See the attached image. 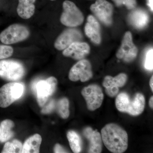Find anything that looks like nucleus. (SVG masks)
<instances>
[{
  "label": "nucleus",
  "instance_id": "obj_18",
  "mask_svg": "<svg viewBox=\"0 0 153 153\" xmlns=\"http://www.w3.org/2000/svg\"><path fill=\"white\" fill-rule=\"evenodd\" d=\"M19 3L17 8L18 15L22 19H30L35 13V6L34 3L36 0H19Z\"/></svg>",
  "mask_w": 153,
  "mask_h": 153
},
{
  "label": "nucleus",
  "instance_id": "obj_23",
  "mask_svg": "<svg viewBox=\"0 0 153 153\" xmlns=\"http://www.w3.org/2000/svg\"><path fill=\"white\" fill-rule=\"evenodd\" d=\"M23 144L20 141L14 140L12 142H7L5 144L2 153H22Z\"/></svg>",
  "mask_w": 153,
  "mask_h": 153
},
{
  "label": "nucleus",
  "instance_id": "obj_2",
  "mask_svg": "<svg viewBox=\"0 0 153 153\" xmlns=\"http://www.w3.org/2000/svg\"><path fill=\"white\" fill-rule=\"evenodd\" d=\"M145 98L142 94L137 93L132 100L126 92L117 94L115 105L119 111L125 112L131 115L137 116L141 114L144 110Z\"/></svg>",
  "mask_w": 153,
  "mask_h": 153
},
{
  "label": "nucleus",
  "instance_id": "obj_6",
  "mask_svg": "<svg viewBox=\"0 0 153 153\" xmlns=\"http://www.w3.org/2000/svg\"><path fill=\"white\" fill-rule=\"evenodd\" d=\"M30 31L25 26L13 24L0 34V41L3 44H12L24 41L30 36Z\"/></svg>",
  "mask_w": 153,
  "mask_h": 153
},
{
  "label": "nucleus",
  "instance_id": "obj_19",
  "mask_svg": "<svg viewBox=\"0 0 153 153\" xmlns=\"http://www.w3.org/2000/svg\"><path fill=\"white\" fill-rule=\"evenodd\" d=\"M42 140V137L39 134H35L30 137L25 141L23 145L22 153H39Z\"/></svg>",
  "mask_w": 153,
  "mask_h": 153
},
{
  "label": "nucleus",
  "instance_id": "obj_9",
  "mask_svg": "<svg viewBox=\"0 0 153 153\" xmlns=\"http://www.w3.org/2000/svg\"><path fill=\"white\" fill-rule=\"evenodd\" d=\"M93 76L91 65L86 59L79 60L72 66L69 71L68 78L71 81L76 82L80 80L85 82Z\"/></svg>",
  "mask_w": 153,
  "mask_h": 153
},
{
  "label": "nucleus",
  "instance_id": "obj_20",
  "mask_svg": "<svg viewBox=\"0 0 153 153\" xmlns=\"http://www.w3.org/2000/svg\"><path fill=\"white\" fill-rule=\"evenodd\" d=\"M15 124L10 120H3L0 125V142L4 143L10 139L14 136L12 129Z\"/></svg>",
  "mask_w": 153,
  "mask_h": 153
},
{
  "label": "nucleus",
  "instance_id": "obj_26",
  "mask_svg": "<svg viewBox=\"0 0 153 153\" xmlns=\"http://www.w3.org/2000/svg\"><path fill=\"white\" fill-rule=\"evenodd\" d=\"M117 6L125 5L128 9L135 7L137 5L136 0H112Z\"/></svg>",
  "mask_w": 153,
  "mask_h": 153
},
{
  "label": "nucleus",
  "instance_id": "obj_4",
  "mask_svg": "<svg viewBox=\"0 0 153 153\" xmlns=\"http://www.w3.org/2000/svg\"><path fill=\"white\" fill-rule=\"evenodd\" d=\"M24 85L21 83L10 82L0 88V107L6 108L20 98L24 93Z\"/></svg>",
  "mask_w": 153,
  "mask_h": 153
},
{
  "label": "nucleus",
  "instance_id": "obj_1",
  "mask_svg": "<svg viewBox=\"0 0 153 153\" xmlns=\"http://www.w3.org/2000/svg\"><path fill=\"white\" fill-rule=\"evenodd\" d=\"M102 142L107 149L113 153H122L127 149L128 135L120 126L115 123L106 125L102 129Z\"/></svg>",
  "mask_w": 153,
  "mask_h": 153
},
{
  "label": "nucleus",
  "instance_id": "obj_28",
  "mask_svg": "<svg viewBox=\"0 0 153 153\" xmlns=\"http://www.w3.org/2000/svg\"><path fill=\"white\" fill-rule=\"evenodd\" d=\"M54 152L55 153H68L67 151L66 150L59 144H56L54 147Z\"/></svg>",
  "mask_w": 153,
  "mask_h": 153
},
{
  "label": "nucleus",
  "instance_id": "obj_10",
  "mask_svg": "<svg viewBox=\"0 0 153 153\" xmlns=\"http://www.w3.org/2000/svg\"><path fill=\"white\" fill-rule=\"evenodd\" d=\"M90 10L101 22L107 26L112 24L113 14L112 5L106 0H97L91 5Z\"/></svg>",
  "mask_w": 153,
  "mask_h": 153
},
{
  "label": "nucleus",
  "instance_id": "obj_11",
  "mask_svg": "<svg viewBox=\"0 0 153 153\" xmlns=\"http://www.w3.org/2000/svg\"><path fill=\"white\" fill-rule=\"evenodd\" d=\"M137 53L138 49L133 42L131 33L127 32L124 36L121 46L117 53V57L126 63H130L135 59Z\"/></svg>",
  "mask_w": 153,
  "mask_h": 153
},
{
  "label": "nucleus",
  "instance_id": "obj_25",
  "mask_svg": "<svg viewBox=\"0 0 153 153\" xmlns=\"http://www.w3.org/2000/svg\"><path fill=\"white\" fill-rule=\"evenodd\" d=\"M153 49H151L147 53L145 62V68L147 70L152 71L153 68Z\"/></svg>",
  "mask_w": 153,
  "mask_h": 153
},
{
  "label": "nucleus",
  "instance_id": "obj_31",
  "mask_svg": "<svg viewBox=\"0 0 153 153\" xmlns=\"http://www.w3.org/2000/svg\"><path fill=\"white\" fill-rule=\"evenodd\" d=\"M149 85L150 86L151 90H152V91H153V76H152L151 77L150 80L149 82Z\"/></svg>",
  "mask_w": 153,
  "mask_h": 153
},
{
  "label": "nucleus",
  "instance_id": "obj_12",
  "mask_svg": "<svg viewBox=\"0 0 153 153\" xmlns=\"http://www.w3.org/2000/svg\"><path fill=\"white\" fill-rule=\"evenodd\" d=\"M82 38V33L77 29H66L57 37L54 43V47L57 50H64L74 42L80 41Z\"/></svg>",
  "mask_w": 153,
  "mask_h": 153
},
{
  "label": "nucleus",
  "instance_id": "obj_32",
  "mask_svg": "<svg viewBox=\"0 0 153 153\" xmlns=\"http://www.w3.org/2000/svg\"><path fill=\"white\" fill-rule=\"evenodd\" d=\"M51 1H55V0H51Z\"/></svg>",
  "mask_w": 153,
  "mask_h": 153
},
{
  "label": "nucleus",
  "instance_id": "obj_13",
  "mask_svg": "<svg viewBox=\"0 0 153 153\" xmlns=\"http://www.w3.org/2000/svg\"><path fill=\"white\" fill-rule=\"evenodd\" d=\"M127 79V75L125 73H120L115 77L109 75L105 76L102 85L105 88L107 95L111 97L116 96L119 91V88L124 86Z\"/></svg>",
  "mask_w": 153,
  "mask_h": 153
},
{
  "label": "nucleus",
  "instance_id": "obj_14",
  "mask_svg": "<svg viewBox=\"0 0 153 153\" xmlns=\"http://www.w3.org/2000/svg\"><path fill=\"white\" fill-rule=\"evenodd\" d=\"M89 45L85 42L80 41L74 42L64 49L63 55L66 57H71L74 60L84 59L90 53Z\"/></svg>",
  "mask_w": 153,
  "mask_h": 153
},
{
  "label": "nucleus",
  "instance_id": "obj_24",
  "mask_svg": "<svg viewBox=\"0 0 153 153\" xmlns=\"http://www.w3.org/2000/svg\"><path fill=\"white\" fill-rule=\"evenodd\" d=\"M13 53V49L10 46L0 45V60L10 57Z\"/></svg>",
  "mask_w": 153,
  "mask_h": 153
},
{
  "label": "nucleus",
  "instance_id": "obj_5",
  "mask_svg": "<svg viewBox=\"0 0 153 153\" xmlns=\"http://www.w3.org/2000/svg\"><path fill=\"white\" fill-rule=\"evenodd\" d=\"M22 63L13 60H0V77L7 81L20 80L25 74Z\"/></svg>",
  "mask_w": 153,
  "mask_h": 153
},
{
  "label": "nucleus",
  "instance_id": "obj_8",
  "mask_svg": "<svg viewBox=\"0 0 153 153\" xmlns=\"http://www.w3.org/2000/svg\"><path fill=\"white\" fill-rule=\"evenodd\" d=\"M81 94L86 101L88 109L94 111L99 108L102 104L104 95L102 89L97 84H91L84 87Z\"/></svg>",
  "mask_w": 153,
  "mask_h": 153
},
{
  "label": "nucleus",
  "instance_id": "obj_22",
  "mask_svg": "<svg viewBox=\"0 0 153 153\" xmlns=\"http://www.w3.org/2000/svg\"><path fill=\"white\" fill-rule=\"evenodd\" d=\"M69 100L66 97L60 99L57 103V111L60 117L64 119L68 118L69 112Z\"/></svg>",
  "mask_w": 153,
  "mask_h": 153
},
{
  "label": "nucleus",
  "instance_id": "obj_29",
  "mask_svg": "<svg viewBox=\"0 0 153 153\" xmlns=\"http://www.w3.org/2000/svg\"><path fill=\"white\" fill-rule=\"evenodd\" d=\"M153 0H148V5L150 7L152 11L153 10Z\"/></svg>",
  "mask_w": 153,
  "mask_h": 153
},
{
  "label": "nucleus",
  "instance_id": "obj_21",
  "mask_svg": "<svg viewBox=\"0 0 153 153\" xmlns=\"http://www.w3.org/2000/svg\"><path fill=\"white\" fill-rule=\"evenodd\" d=\"M67 137L72 152L80 153L82 150V141L79 135L74 131L70 130L67 132Z\"/></svg>",
  "mask_w": 153,
  "mask_h": 153
},
{
  "label": "nucleus",
  "instance_id": "obj_3",
  "mask_svg": "<svg viewBox=\"0 0 153 153\" xmlns=\"http://www.w3.org/2000/svg\"><path fill=\"white\" fill-rule=\"evenodd\" d=\"M63 11L60 21L63 25L70 27H74L82 25L84 16L81 11L71 1H64L63 4Z\"/></svg>",
  "mask_w": 153,
  "mask_h": 153
},
{
  "label": "nucleus",
  "instance_id": "obj_17",
  "mask_svg": "<svg viewBox=\"0 0 153 153\" xmlns=\"http://www.w3.org/2000/svg\"><path fill=\"white\" fill-rule=\"evenodd\" d=\"M128 20L135 28L143 29L148 25L149 16L146 11L139 9L131 13L129 15Z\"/></svg>",
  "mask_w": 153,
  "mask_h": 153
},
{
  "label": "nucleus",
  "instance_id": "obj_16",
  "mask_svg": "<svg viewBox=\"0 0 153 153\" xmlns=\"http://www.w3.org/2000/svg\"><path fill=\"white\" fill-rule=\"evenodd\" d=\"M87 21L85 26V35L94 44H100L101 37L99 23L92 15L88 16Z\"/></svg>",
  "mask_w": 153,
  "mask_h": 153
},
{
  "label": "nucleus",
  "instance_id": "obj_27",
  "mask_svg": "<svg viewBox=\"0 0 153 153\" xmlns=\"http://www.w3.org/2000/svg\"><path fill=\"white\" fill-rule=\"evenodd\" d=\"M55 101L54 100H51L49 103L43 108L41 111V112L43 114H49L52 112L55 108Z\"/></svg>",
  "mask_w": 153,
  "mask_h": 153
},
{
  "label": "nucleus",
  "instance_id": "obj_15",
  "mask_svg": "<svg viewBox=\"0 0 153 153\" xmlns=\"http://www.w3.org/2000/svg\"><path fill=\"white\" fill-rule=\"evenodd\" d=\"M83 135L89 141L88 152L100 153L102 150V140L101 134L94 131L91 127H86L83 131Z\"/></svg>",
  "mask_w": 153,
  "mask_h": 153
},
{
  "label": "nucleus",
  "instance_id": "obj_30",
  "mask_svg": "<svg viewBox=\"0 0 153 153\" xmlns=\"http://www.w3.org/2000/svg\"><path fill=\"white\" fill-rule=\"evenodd\" d=\"M149 105L151 108L153 109V96L151 97L150 98L149 101Z\"/></svg>",
  "mask_w": 153,
  "mask_h": 153
},
{
  "label": "nucleus",
  "instance_id": "obj_7",
  "mask_svg": "<svg viewBox=\"0 0 153 153\" xmlns=\"http://www.w3.org/2000/svg\"><path fill=\"white\" fill-rule=\"evenodd\" d=\"M57 80L54 76H50L47 79L39 80L34 84L37 100L39 106L43 107L48 99L54 94L56 90Z\"/></svg>",
  "mask_w": 153,
  "mask_h": 153
}]
</instances>
